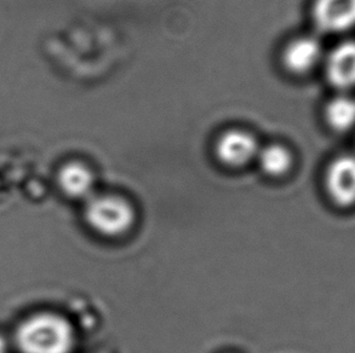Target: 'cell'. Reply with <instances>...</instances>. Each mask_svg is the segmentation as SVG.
Masks as SVG:
<instances>
[{
  "label": "cell",
  "instance_id": "cell-1",
  "mask_svg": "<svg viewBox=\"0 0 355 353\" xmlns=\"http://www.w3.org/2000/svg\"><path fill=\"white\" fill-rule=\"evenodd\" d=\"M16 343L22 353H71L74 347V332L61 316L38 314L19 325Z\"/></svg>",
  "mask_w": 355,
  "mask_h": 353
},
{
  "label": "cell",
  "instance_id": "cell-2",
  "mask_svg": "<svg viewBox=\"0 0 355 353\" xmlns=\"http://www.w3.org/2000/svg\"><path fill=\"white\" fill-rule=\"evenodd\" d=\"M85 219L98 234L114 237L131 228L135 213L132 207L120 197L95 196L87 201Z\"/></svg>",
  "mask_w": 355,
  "mask_h": 353
},
{
  "label": "cell",
  "instance_id": "cell-3",
  "mask_svg": "<svg viewBox=\"0 0 355 353\" xmlns=\"http://www.w3.org/2000/svg\"><path fill=\"white\" fill-rule=\"evenodd\" d=\"M313 19L324 33H347L355 28V0H315Z\"/></svg>",
  "mask_w": 355,
  "mask_h": 353
},
{
  "label": "cell",
  "instance_id": "cell-4",
  "mask_svg": "<svg viewBox=\"0 0 355 353\" xmlns=\"http://www.w3.org/2000/svg\"><path fill=\"white\" fill-rule=\"evenodd\" d=\"M325 186L337 206L355 205V155H341L330 163L325 174Z\"/></svg>",
  "mask_w": 355,
  "mask_h": 353
},
{
  "label": "cell",
  "instance_id": "cell-5",
  "mask_svg": "<svg viewBox=\"0 0 355 353\" xmlns=\"http://www.w3.org/2000/svg\"><path fill=\"white\" fill-rule=\"evenodd\" d=\"M259 143L252 134L243 129H231L222 134L216 144L220 161L231 168H239L257 158Z\"/></svg>",
  "mask_w": 355,
  "mask_h": 353
},
{
  "label": "cell",
  "instance_id": "cell-6",
  "mask_svg": "<svg viewBox=\"0 0 355 353\" xmlns=\"http://www.w3.org/2000/svg\"><path fill=\"white\" fill-rule=\"evenodd\" d=\"M329 82L337 90L355 87V40H345L332 48L325 61Z\"/></svg>",
  "mask_w": 355,
  "mask_h": 353
},
{
  "label": "cell",
  "instance_id": "cell-7",
  "mask_svg": "<svg viewBox=\"0 0 355 353\" xmlns=\"http://www.w3.org/2000/svg\"><path fill=\"white\" fill-rule=\"evenodd\" d=\"M322 44L314 37H300L288 44L283 53V63L288 72L304 74L320 62Z\"/></svg>",
  "mask_w": 355,
  "mask_h": 353
},
{
  "label": "cell",
  "instance_id": "cell-8",
  "mask_svg": "<svg viewBox=\"0 0 355 353\" xmlns=\"http://www.w3.org/2000/svg\"><path fill=\"white\" fill-rule=\"evenodd\" d=\"M58 184L63 192L73 199H84L92 195L94 176L82 163H68L60 171Z\"/></svg>",
  "mask_w": 355,
  "mask_h": 353
},
{
  "label": "cell",
  "instance_id": "cell-9",
  "mask_svg": "<svg viewBox=\"0 0 355 353\" xmlns=\"http://www.w3.org/2000/svg\"><path fill=\"white\" fill-rule=\"evenodd\" d=\"M325 119L329 126L337 132H348L355 126V100L348 95L332 98L325 109Z\"/></svg>",
  "mask_w": 355,
  "mask_h": 353
},
{
  "label": "cell",
  "instance_id": "cell-10",
  "mask_svg": "<svg viewBox=\"0 0 355 353\" xmlns=\"http://www.w3.org/2000/svg\"><path fill=\"white\" fill-rule=\"evenodd\" d=\"M257 160L262 171L272 176H283L293 165V155L280 144H270L259 149Z\"/></svg>",
  "mask_w": 355,
  "mask_h": 353
},
{
  "label": "cell",
  "instance_id": "cell-11",
  "mask_svg": "<svg viewBox=\"0 0 355 353\" xmlns=\"http://www.w3.org/2000/svg\"><path fill=\"white\" fill-rule=\"evenodd\" d=\"M0 353H8V346L1 336H0Z\"/></svg>",
  "mask_w": 355,
  "mask_h": 353
}]
</instances>
